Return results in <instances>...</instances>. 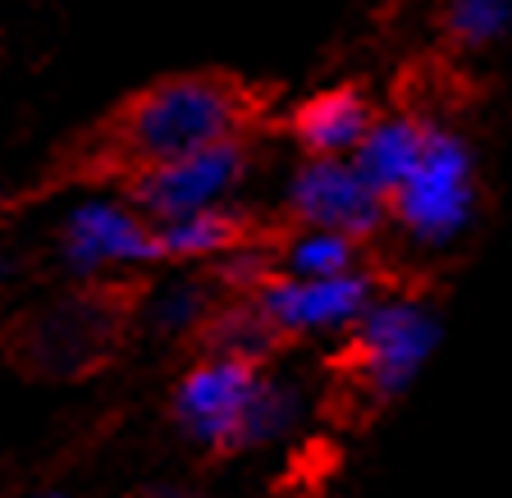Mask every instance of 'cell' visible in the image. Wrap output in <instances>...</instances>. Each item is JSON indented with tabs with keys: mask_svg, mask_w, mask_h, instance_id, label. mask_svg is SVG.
Masks as SVG:
<instances>
[{
	"mask_svg": "<svg viewBox=\"0 0 512 498\" xmlns=\"http://www.w3.org/2000/svg\"><path fill=\"white\" fill-rule=\"evenodd\" d=\"M252 92L229 74H170L142 87L96 128L87 160L124 179L206 147L247 138Z\"/></svg>",
	"mask_w": 512,
	"mask_h": 498,
	"instance_id": "1",
	"label": "cell"
},
{
	"mask_svg": "<svg viewBox=\"0 0 512 498\" xmlns=\"http://www.w3.org/2000/svg\"><path fill=\"white\" fill-rule=\"evenodd\" d=\"M485 211L480 151L467 128L430 119V138L412 179L389 197V229L421 256H444L471 238Z\"/></svg>",
	"mask_w": 512,
	"mask_h": 498,
	"instance_id": "2",
	"label": "cell"
},
{
	"mask_svg": "<svg viewBox=\"0 0 512 498\" xmlns=\"http://www.w3.org/2000/svg\"><path fill=\"white\" fill-rule=\"evenodd\" d=\"M444 343V307L426 288H384L348 334V375L371 407L398 403Z\"/></svg>",
	"mask_w": 512,
	"mask_h": 498,
	"instance_id": "3",
	"label": "cell"
},
{
	"mask_svg": "<svg viewBox=\"0 0 512 498\" xmlns=\"http://www.w3.org/2000/svg\"><path fill=\"white\" fill-rule=\"evenodd\" d=\"M119 307L110 293H74L51 307H37L14 325L10 348L19 366L42 375H78L92 371L119 339Z\"/></svg>",
	"mask_w": 512,
	"mask_h": 498,
	"instance_id": "4",
	"label": "cell"
},
{
	"mask_svg": "<svg viewBox=\"0 0 512 498\" xmlns=\"http://www.w3.org/2000/svg\"><path fill=\"white\" fill-rule=\"evenodd\" d=\"M261 384H266L261 366L202 352L174 389V421L206 453H243Z\"/></svg>",
	"mask_w": 512,
	"mask_h": 498,
	"instance_id": "5",
	"label": "cell"
},
{
	"mask_svg": "<svg viewBox=\"0 0 512 498\" xmlns=\"http://www.w3.org/2000/svg\"><path fill=\"white\" fill-rule=\"evenodd\" d=\"M252 174V142L234 138L220 142V147H206L197 156L170 160V165H156V170H142L133 179H124L128 206L151 224H170L183 215L197 211H215V206H229L238 188Z\"/></svg>",
	"mask_w": 512,
	"mask_h": 498,
	"instance_id": "6",
	"label": "cell"
},
{
	"mask_svg": "<svg viewBox=\"0 0 512 498\" xmlns=\"http://www.w3.org/2000/svg\"><path fill=\"white\" fill-rule=\"evenodd\" d=\"M284 215L293 229H320L362 247L389 234V197L375 192L352 160H302L284 183Z\"/></svg>",
	"mask_w": 512,
	"mask_h": 498,
	"instance_id": "7",
	"label": "cell"
},
{
	"mask_svg": "<svg viewBox=\"0 0 512 498\" xmlns=\"http://www.w3.org/2000/svg\"><path fill=\"white\" fill-rule=\"evenodd\" d=\"M384 293V279L375 265H362L339 279H270L252 297L266 325L288 339H320V334H352L357 320L371 311V302Z\"/></svg>",
	"mask_w": 512,
	"mask_h": 498,
	"instance_id": "8",
	"label": "cell"
},
{
	"mask_svg": "<svg viewBox=\"0 0 512 498\" xmlns=\"http://www.w3.org/2000/svg\"><path fill=\"white\" fill-rule=\"evenodd\" d=\"M64 252L78 270L160 261L156 224L142 220L128 202H92L83 211H74L64 224Z\"/></svg>",
	"mask_w": 512,
	"mask_h": 498,
	"instance_id": "9",
	"label": "cell"
},
{
	"mask_svg": "<svg viewBox=\"0 0 512 498\" xmlns=\"http://www.w3.org/2000/svg\"><path fill=\"white\" fill-rule=\"evenodd\" d=\"M375 115V101L357 83H334L302 96L288 115V133L302 147V160H352Z\"/></svg>",
	"mask_w": 512,
	"mask_h": 498,
	"instance_id": "10",
	"label": "cell"
},
{
	"mask_svg": "<svg viewBox=\"0 0 512 498\" xmlns=\"http://www.w3.org/2000/svg\"><path fill=\"white\" fill-rule=\"evenodd\" d=\"M430 138V115H416V110H380L371 124V133L362 138L352 165L362 170V179L375 192L394 197L412 170L421 165V151Z\"/></svg>",
	"mask_w": 512,
	"mask_h": 498,
	"instance_id": "11",
	"label": "cell"
},
{
	"mask_svg": "<svg viewBox=\"0 0 512 498\" xmlns=\"http://www.w3.org/2000/svg\"><path fill=\"white\" fill-rule=\"evenodd\" d=\"M247 238H256L252 220L234 206H215V211H197L183 220L156 224L160 261H220L234 247H243Z\"/></svg>",
	"mask_w": 512,
	"mask_h": 498,
	"instance_id": "12",
	"label": "cell"
},
{
	"mask_svg": "<svg viewBox=\"0 0 512 498\" xmlns=\"http://www.w3.org/2000/svg\"><path fill=\"white\" fill-rule=\"evenodd\" d=\"M202 343L211 357H234V361H247V366H261V371L279 352V334L266 325L256 302H238V297H224L215 307V316L202 329Z\"/></svg>",
	"mask_w": 512,
	"mask_h": 498,
	"instance_id": "13",
	"label": "cell"
},
{
	"mask_svg": "<svg viewBox=\"0 0 512 498\" xmlns=\"http://www.w3.org/2000/svg\"><path fill=\"white\" fill-rule=\"evenodd\" d=\"M275 256L284 279H339L366 265L362 243L320 229H288L284 238H275Z\"/></svg>",
	"mask_w": 512,
	"mask_h": 498,
	"instance_id": "14",
	"label": "cell"
},
{
	"mask_svg": "<svg viewBox=\"0 0 512 498\" xmlns=\"http://www.w3.org/2000/svg\"><path fill=\"white\" fill-rule=\"evenodd\" d=\"M439 32L462 55L494 51L512 37V0H448L439 10Z\"/></svg>",
	"mask_w": 512,
	"mask_h": 498,
	"instance_id": "15",
	"label": "cell"
},
{
	"mask_svg": "<svg viewBox=\"0 0 512 498\" xmlns=\"http://www.w3.org/2000/svg\"><path fill=\"white\" fill-rule=\"evenodd\" d=\"M270 279H279V256H275V243L261 234L247 238L243 247H234L229 256H220V261L211 265V284L220 288V293L238 297V302H252Z\"/></svg>",
	"mask_w": 512,
	"mask_h": 498,
	"instance_id": "16",
	"label": "cell"
},
{
	"mask_svg": "<svg viewBox=\"0 0 512 498\" xmlns=\"http://www.w3.org/2000/svg\"><path fill=\"white\" fill-rule=\"evenodd\" d=\"M220 307V288L211 279H179L156 297V325L165 334H202Z\"/></svg>",
	"mask_w": 512,
	"mask_h": 498,
	"instance_id": "17",
	"label": "cell"
},
{
	"mask_svg": "<svg viewBox=\"0 0 512 498\" xmlns=\"http://www.w3.org/2000/svg\"><path fill=\"white\" fill-rule=\"evenodd\" d=\"M298 421H302V393L293 389L288 380H275V375H266V384H261V398H256V407H252L247 448L275 444V439H284Z\"/></svg>",
	"mask_w": 512,
	"mask_h": 498,
	"instance_id": "18",
	"label": "cell"
},
{
	"mask_svg": "<svg viewBox=\"0 0 512 498\" xmlns=\"http://www.w3.org/2000/svg\"><path fill=\"white\" fill-rule=\"evenodd\" d=\"M142 498H202V494H188V489H151Z\"/></svg>",
	"mask_w": 512,
	"mask_h": 498,
	"instance_id": "19",
	"label": "cell"
},
{
	"mask_svg": "<svg viewBox=\"0 0 512 498\" xmlns=\"http://www.w3.org/2000/svg\"><path fill=\"white\" fill-rule=\"evenodd\" d=\"M46 498H60V494H46Z\"/></svg>",
	"mask_w": 512,
	"mask_h": 498,
	"instance_id": "20",
	"label": "cell"
}]
</instances>
